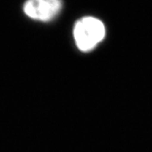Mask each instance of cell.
I'll list each match as a JSON object with an SVG mask.
<instances>
[{
	"mask_svg": "<svg viewBox=\"0 0 152 152\" xmlns=\"http://www.w3.org/2000/svg\"><path fill=\"white\" fill-rule=\"evenodd\" d=\"M63 3L59 0H29L23 5L25 15L37 21H50L60 13Z\"/></svg>",
	"mask_w": 152,
	"mask_h": 152,
	"instance_id": "7a4b0ae2",
	"label": "cell"
},
{
	"mask_svg": "<svg viewBox=\"0 0 152 152\" xmlns=\"http://www.w3.org/2000/svg\"><path fill=\"white\" fill-rule=\"evenodd\" d=\"M73 36L78 49L87 53L96 48L103 41L106 28L102 21L96 17H83L76 21Z\"/></svg>",
	"mask_w": 152,
	"mask_h": 152,
	"instance_id": "6da1fadb",
	"label": "cell"
}]
</instances>
